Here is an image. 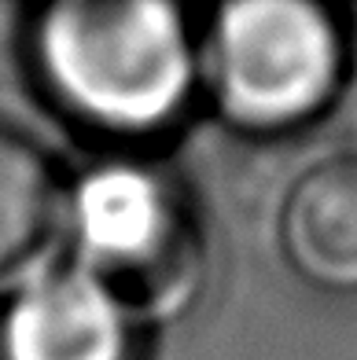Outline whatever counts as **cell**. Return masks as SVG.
<instances>
[{
    "instance_id": "5b68a950",
    "label": "cell",
    "mask_w": 357,
    "mask_h": 360,
    "mask_svg": "<svg viewBox=\"0 0 357 360\" xmlns=\"http://www.w3.org/2000/svg\"><path fill=\"white\" fill-rule=\"evenodd\" d=\"M280 250L306 283L357 294V151L324 158L291 184Z\"/></svg>"
},
{
    "instance_id": "8992f818",
    "label": "cell",
    "mask_w": 357,
    "mask_h": 360,
    "mask_svg": "<svg viewBox=\"0 0 357 360\" xmlns=\"http://www.w3.org/2000/svg\"><path fill=\"white\" fill-rule=\"evenodd\" d=\"M67 232V195L44 151L0 125V298H11L44 272Z\"/></svg>"
},
{
    "instance_id": "7a4b0ae2",
    "label": "cell",
    "mask_w": 357,
    "mask_h": 360,
    "mask_svg": "<svg viewBox=\"0 0 357 360\" xmlns=\"http://www.w3.org/2000/svg\"><path fill=\"white\" fill-rule=\"evenodd\" d=\"M67 232L81 250V272L104 283L144 323L173 320L203 287V239L173 180L111 162L67 195Z\"/></svg>"
},
{
    "instance_id": "6da1fadb",
    "label": "cell",
    "mask_w": 357,
    "mask_h": 360,
    "mask_svg": "<svg viewBox=\"0 0 357 360\" xmlns=\"http://www.w3.org/2000/svg\"><path fill=\"white\" fill-rule=\"evenodd\" d=\"M30 44L56 107L118 140L170 129L199 74L184 15L158 0H63Z\"/></svg>"
},
{
    "instance_id": "277c9868",
    "label": "cell",
    "mask_w": 357,
    "mask_h": 360,
    "mask_svg": "<svg viewBox=\"0 0 357 360\" xmlns=\"http://www.w3.org/2000/svg\"><path fill=\"white\" fill-rule=\"evenodd\" d=\"M137 320L81 269H52L11 294L0 360H137Z\"/></svg>"
},
{
    "instance_id": "52a82bcc",
    "label": "cell",
    "mask_w": 357,
    "mask_h": 360,
    "mask_svg": "<svg viewBox=\"0 0 357 360\" xmlns=\"http://www.w3.org/2000/svg\"><path fill=\"white\" fill-rule=\"evenodd\" d=\"M343 96L357 110V19H353V30H346V81H343Z\"/></svg>"
},
{
    "instance_id": "3957f363",
    "label": "cell",
    "mask_w": 357,
    "mask_h": 360,
    "mask_svg": "<svg viewBox=\"0 0 357 360\" xmlns=\"http://www.w3.org/2000/svg\"><path fill=\"white\" fill-rule=\"evenodd\" d=\"M203 70L229 125L287 133L343 96L346 30L317 4L243 0L214 15Z\"/></svg>"
}]
</instances>
